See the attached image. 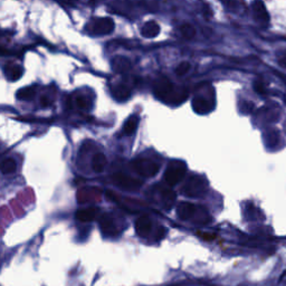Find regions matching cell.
<instances>
[{
	"instance_id": "30",
	"label": "cell",
	"mask_w": 286,
	"mask_h": 286,
	"mask_svg": "<svg viewBox=\"0 0 286 286\" xmlns=\"http://www.w3.org/2000/svg\"><path fill=\"white\" fill-rule=\"evenodd\" d=\"M223 2L226 3V5L231 6V5H234V3L236 2V0H223Z\"/></svg>"
},
{
	"instance_id": "16",
	"label": "cell",
	"mask_w": 286,
	"mask_h": 286,
	"mask_svg": "<svg viewBox=\"0 0 286 286\" xmlns=\"http://www.w3.org/2000/svg\"><path fill=\"white\" fill-rule=\"evenodd\" d=\"M112 67L117 73H124V72H128L130 70L131 62L123 56H117L112 60Z\"/></svg>"
},
{
	"instance_id": "22",
	"label": "cell",
	"mask_w": 286,
	"mask_h": 286,
	"mask_svg": "<svg viewBox=\"0 0 286 286\" xmlns=\"http://www.w3.org/2000/svg\"><path fill=\"white\" fill-rule=\"evenodd\" d=\"M74 103L76 105V108L79 109V110H89L90 109V101L87 100L85 96H83V95H77V96L75 97Z\"/></svg>"
},
{
	"instance_id": "10",
	"label": "cell",
	"mask_w": 286,
	"mask_h": 286,
	"mask_svg": "<svg viewBox=\"0 0 286 286\" xmlns=\"http://www.w3.org/2000/svg\"><path fill=\"white\" fill-rule=\"evenodd\" d=\"M251 9H253L254 16L256 18V20L262 24L263 26H266L269 22V15L267 13V9L264 5V2L262 0H255L251 3Z\"/></svg>"
},
{
	"instance_id": "18",
	"label": "cell",
	"mask_w": 286,
	"mask_h": 286,
	"mask_svg": "<svg viewBox=\"0 0 286 286\" xmlns=\"http://www.w3.org/2000/svg\"><path fill=\"white\" fill-rule=\"evenodd\" d=\"M106 167V157L104 153H96L93 155L92 158V169L94 170V172L96 173H101L104 171Z\"/></svg>"
},
{
	"instance_id": "27",
	"label": "cell",
	"mask_w": 286,
	"mask_h": 286,
	"mask_svg": "<svg viewBox=\"0 0 286 286\" xmlns=\"http://www.w3.org/2000/svg\"><path fill=\"white\" fill-rule=\"evenodd\" d=\"M57 1L65 7H75V0H57Z\"/></svg>"
},
{
	"instance_id": "24",
	"label": "cell",
	"mask_w": 286,
	"mask_h": 286,
	"mask_svg": "<svg viewBox=\"0 0 286 286\" xmlns=\"http://www.w3.org/2000/svg\"><path fill=\"white\" fill-rule=\"evenodd\" d=\"M190 71V64L188 62H182L175 67V74L178 76H184Z\"/></svg>"
},
{
	"instance_id": "23",
	"label": "cell",
	"mask_w": 286,
	"mask_h": 286,
	"mask_svg": "<svg viewBox=\"0 0 286 286\" xmlns=\"http://www.w3.org/2000/svg\"><path fill=\"white\" fill-rule=\"evenodd\" d=\"M180 32L182 34V36L186 37V38H192L194 35H196V30L192 27L191 25L189 24H184L180 27Z\"/></svg>"
},
{
	"instance_id": "4",
	"label": "cell",
	"mask_w": 286,
	"mask_h": 286,
	"mask_svg": "<svg viewBox=\"0 0 286 286\" xmlns=\"http://www.w3.org/2000/svg\"><path fill=\"white\" fill-rule=\"evenodd\" d=\"M186 173V163L184 161H180V160H172V161H170L169 165H168L165 171V174H163V178H165L167 185L173 187L175 185H178L179 182L185 178Z\"/></svg>"
},
{
	"instance_id": "9",
	"label": "cell",
	"mask_w": 286,
	"mask_h": 286,
	"mask_svg": "<svg viewBox=\"0 0 286 286\" xmlns=\"http://www.w3.org/2000/svg\"><path fill=\"white\" fill-rule=\"evenodd\" d=\"M152 194L153 196H158V203L160 204V206H162L163 208L167 209V210L172 207L175 198H177L172 190L161 188L159 186H155L154 188H152Z\"/></svg>"
},
{
	"instance_id": "6",
	"label": "cell",
	"mask_w": 286,
	"mask_h": 286,
	"mask_svg": "<svg viewBox=\"0 0 286 286\" xmlns=\"http://www.w3.org/2000/svg\"><path fill=\"white\" fill-rule=\"evenodd\" d=\"M112 181L116 187L124 191H138L142 187L143 181L123 172H116L112 174Z\"/></svg>"
},
{
	"instance_id": "19",
	"label": "cell",
	"mask_w": 286,
	"mask_h": 286,
	"mask_svg": "<svg viewBox=\"0 0 286 286\" xmlns=\"http://www.w3.org/2000/svg\"><path fill=\"white\" fill-rule=\"evenodd\" d=\"M138 125H139V116L131 115L124 123L123 133L125 135H132L133 133H135L136 129H138Z\"/></svg>"
},
{
	"instance_id": "11",
	"label": "cell",
	"mask_w": 286,
	"mask_h": 286,
	"mask_svg": "<svg viewBox=\"0 0 286 286\" xmlns=\"http://www.w3.org/2000/svg\"><path fill=\"white\" fill-rule=\"evenodd\" d=\"M152 230V220L150 219V217L147 215H143L139 217L135 222V231L140 237L146 238L150 235V232Z\"/></svg>"
},
{
	"instance_id": "14",
	"label": "cell",
	"mask_w": 286,
	"mask_h": 286,
	"mask_svg": "<svg viewBox=\"0 0 286 286\" xmlns=\"http://www.w3.org/2000/svg\"><path fill=\"white\" fill-rule=\"evenodd\" d=\"M24 73V70L20 65L14 64V63H8L5 67V74L7 78L10 79V81H17L22 76Z\"/></svg>"
},
{
	"instance_id": "5",
	"label": "cell",
	"mask_w": 286,
	"mask_h": 286,
	"mask_svg": "<svg viewBox=\"0 0 286 286\" xmlns=\"http://www.w3.org/2000/svg\"><path fill=\"white\" fill-rule=\"evenodd\" d=\"M132 169L143 178H152L158 174L160 166L154 161L147 158H138L131 162Z\"/></svg>"
},
{
	"instance_id": "8",
	"label": "cell",
	"mask_w": 286,
	"mask_h": 286,
	"mask_svg": "<svg viewBox=\"0 0 286 286\" xmlns=\"http://www.w3.org/2000/svg\"><path fill=\"white\" fill-rule=\"evenodd\" d=\"M116 218L112 213H103L100 218V227L103 234L109 237H114V236L119 235L122 228L119 226V224L115 220Z\"/></svg>"
},
{
	"instance_id": "15",
	"label": "cell",
	"mask_w": 286,
	"mask_h": 286,
	"mask_svg": "<svg viewBox=\"0 0 286 286\" xmlns=\"http://www.w3.org/2000/svg\"><path fill=\"white\" fill-rule=\"evenodd\" d=\"M160 33V26L155 21H148L142 26L141 28V34L142 36L147 38H153L157 37Z\"/></svg>"
},
{
	"instance_id": "28",
	"label": "cell",
	"mask_w": 286,
	"mask_h": 286,
	"mask_svg": "<svg viewBox=\"0 0 286 286\" xmlns=\"http://www.w3.org/2000/svg\"><path fill=\"white\" fill-rule=\"evenodd\" d=\"M40 105L43 106V108H48V106L51 105V101H49V98L47 96H41Z\"/></svg>"
},
{
	"instance_id": "13",
	"label": "cell",
	"mask_w": 286,
	"mask_h": 286,
	"mask_svg": "<svg viewBox=\"0 0 286 286\" xmlns=\"http://www.w3.org/2000/svg\"><path fill=\"white\" fill-rule=\"evenodd\" d=\"M97 213H98V209L95 207L79 209V210H77L75 213V218L81 223H91L96 218Z\"/></svg>"
},
{
	"instance_id": "7",
	"label": "cell",
	"mask_w": 286,
	"mask_h": 286,
	"mask_svg": "<svg viewBox=\"0 0 286 286\" xmlns=\"http://www.w3.org/2000/svg\"><path fill=\"white\" fill-rule=\"evenodd\" d=\"M87 29L94 35H109L114 30V21L109 17L95 18L87 25Z\"/></svg>"
},
{
	"instance_id": "26",
	"label": "cell",
	"mask_w": 286,
	"mask_h": 286,
	"mask_svg": "<svg viewBox=\"0 0 286 286\" xmlns=\"http://www.w3.org/2000/svg\"><path fill=\"white\" fill-rule=\"evenodd\" d=\"M196 234L199 236L200 238H203L204 240H211V239H215L216 236L213 234H208V232H203V231H197Z\"/></svg>"
},
{
	"instance_id": "2",
	"label": "cell",
	"mask_w": 286,
	"mask_h": 286,
	"mask_svg": "<svg viewBox=\"0 0 286 286\" xmlns=\"http://www.w3.org/2000/svg\"><path fill=\"white\" fill-rule=\"evenodd\" d=\"M177 215L182 220H190L198 225H206L210 223V216L207 209L191 203H180L177 207Z\"/></svg>"
},
{
	"instance_id": "29",
	"label": "cell",
	"mask_w": 286,
	"mask_h": 286,
	"mask_svg": "<svg viewBox=\"0 0 286 286\" xmlns=\"http://www.w3.org/2000/svg\"><path fill=\"white\" fill-rule=\"evenodd\" d=\"M278 63H280L281 66H283V67L286 68V56L282 57V58L278 59Z\"/></svg>"
},
{
	"instance_id": "20",
	"label": "cell",
	"mask_w": 286,
	"mask_h": 286,
	"mask_svg": "<svg viewBox=\"0 0 286 286\" xmlns=\"http://www.w3.org/2000/svg\"><path fill=\"white\" fill-rule=\"evenodd\" d=\"M35 94H36L35 87L29 86V87H24V89L19 90L16 94V96H17L18 100L29 101V100H32L34 96H35Z\"/></svg>"
},
{
	"instance_id": "21",
	"label": "cell",
	"mask_w": 286,
	"mask_h": 286,
	"mask_svg": "<svg viewBox=\"0 0 286 286\" xmlns=\"http://www.w3.org/2000/svg\"><path fill=\"white\" fill-rule=\"evenodd\" d=\"M17 170V162L13 158H7L1 163V172L3 174H11Z\"/></svg>"
},
{
	"instance_id": "3",
	"label": "cell",
	"mask_w": 286,
	"mask_h": 286,
	"mask_svg": "<svg viewBox=\"0 0 286 286\" xmlns=\"http://www.w3.org/2000/svg\"><path fill=\"white\" fill-rule=\"evenodd\" d=\"M180 191L184 196L189 198L204 197L208 191V182L201 175H190L186 184L181 187Z\"/></svg>"
},
{
	"instance_id": "12",
	"label": "cell",
	"mask_w": 286,
	"mask_h": 286,
	"mask_svg": "<svg viewBox=\"0 0 286 286\" xmlns=\"http://www.w3.org/2000/svg\"><path fill=\"white\" fill-rule=\"evenodd\" d=\"M192 109L198 114H207L213 109V103L203 96H196L192 100Z\"/></svg>"
},
{
	"instance_id": "17",
	"label": "cell",
	"mask_w": 286,
	"mask_h": 286,
	"mask_svg": "<svg viewBox=\"0 0 286 286\" xmlns=\"http://www.w3.org/2000/svg\"><path fill=\"white\" fill-rule=\"evenodd\" d=\"M112 94L117 101L122 102L128 100L130 97V95H131V90H130V87L125 85V84H119V85L113 87Z\"/></svg>"
},
{
	"instance_id": "25",
	"label": "cell",
	"mask_w": 286,
	"mask_h": 286,
	"mask_svg": "<svg viewBox=\"0 0 286 286\" xmlns=\"http://www.w3.org/2000/svg\"><path fill=\"white\" fill-rule=\"evenodd\" d=\"M254 89L256 91L257 93L259 94H264L265 93V86H264V83L262 81H256L254 83Z\"/></svg>"
},
{
	"instance_id": "1",
	"label": "cell",
	"mask_w": 286,
	"mask_h": 286,
	"mask_svg": "<svg viewBox=\"0 0 286 286\" xmlns=\"http://www.w3.org/2000/svg\"><path fill=\"white\" fill-rule=\"evenodd\" d=\"M154 95L168 104H179L187 97V92L174 86L167 77H159L153 85Z\"/></svg>"
}]
</instances>
